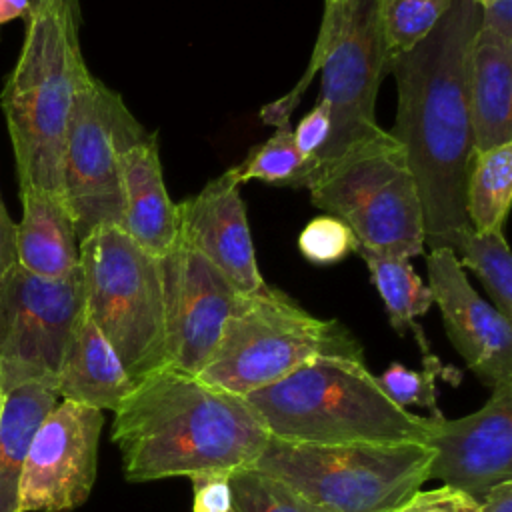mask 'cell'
<instances>
[{
    "mask_svg": "<svg viewBox=\"0 0 512 512\" xmlns=\"http://www.w3.org/2000/svg\"><path fill=\"white\" fill-rule=\"evenodd\" d=\"M478 28L480 6L452 0L428 36L388 62L398 90L390 134L402 146L416 180L430 248L452 250L470 228L464 210L466 172L474 152L468 54Z\"/></svg>",
    "mask_w": 512,
    "mask_h": 512,
    "instance_id": "1",
    "label": "cell"
},
{
    "mask_svg": "<svg viewBox=\"0 0 512 512\" xmlns=\"http://www.w3.org/2000/svg\"><path fill=\"white\" fill-rule=\"evenodd\" d=\"M110 440L128 482L252 468L268 432L246 398L166 366L114 410Z\"/></svg>",
    "mask_w": 512,
    "mask_h": 512,
    "instance_id": "2",
    "label": "cell"
},
{
    "mask_svg": "<svg viewBox=\"0 0 512 512\" xmlns=\"http://www.w3.org/2000/svg\"><path fill=\"white\" fill-rule=\"evenodd\" d=\"M270 438L296 444H422L426 416L398 406L362 358L318 356L244 396Z\"/></svg>",
    "mask_w": 512,
    "mask_h": 512,
    "instance_id": "3",
    "label": "cell"
},
{
    "mask_svg": "<svg viewBox=\"0 0 512 512\" xmlns=\"http://www.w3.org/2000/svg\"><path fill=\"white\" fill-rule=\"evenodd\" d=\"M78 30L60 0H42L28 14L18 62L0 96L20 190L64 196V140L76 90L88 72Z\"/></svg>",
    "mask_w": 512,
    "mask_h": 512,
    "instance_id": "4",
    "label": "cell"
},
{
    "mask_svg": "<svg viewBox=\"0 0 512 512\" xmlns=\"http://www.w3.org/2000/svg\"><path fill=\"white\" fill-rule=\"evenodd\" d=\"M316 72L322 76L318 102L328 106L332 130L322 152L298 178L296 188H306L326 166L384 132L376 122V94L382 76L388 74L380 0H326L304 76L292 92L262 108L264 124H288Z\"/></svg>",
    "mask_w": 512,
    "mask_h": 512,
    "instance_id": "5",
    "label": "cell"
},
{
    "mask_svg": "<svg viewBox=\"0 0 512 512\" xmlns=\"http://www.w3.org/2000/svg\"><path fill=\"white\" fill-rule=\"evenodd\" d=\"M318 356L364 360L360 342L344 324L312 316L288 294L264 284L240 294L198 378L244 398Z\"/></svg>",
    "mask_w": 512,
    "mask_h": 512,
    "instance_id": "6",
    "label": "cell"
},
{
    "mask_svg": "<svg viewBox=\"0 0 512 512\" xmlns=\"http://www.w3.org/2000/svg\"><path fill=\"white\" fill-rule=\"evenodd\" d=\"M84 310L136 382L168 366L160 258L120 226L94 228L80 240Z\"/></svg>",
    "mask_w": 512,
    "mask_h": 512,
    "instance_id": "7",
    "label": "cell"
},
{
    "mask_svg": "<svg viewBox=\"0 0 512 512\" xmlns=\"http://www.w3.org/2000/svg\"><path fill=\"white\" fill-rule=\"evenodd\" d=\"M422 444H296L268 436L252 468L278 478L324 512H392L428 480Z\"/></svg>",
    "mask_w": 512,
    "mask_h": 512,
    "instance_id": "8",
    "label": "cell"
},
{
    "mask_svg": "<svg viewBox=\"0 0 512 512\" xmlns=\"http://www.w3.org/2000/svg\"><path fill=\"white\" fill-rule=\"evenodd\" d=\"M306 188L312 204L348 224L360 246L406 260L422 254L426 238L418 186L390 132L352 148Z\"/></svg>",
    "mask_w": 512,
    "mask_h": 512,
    "instance_id": "9",
    "label": "cell"
},
{
    "mask_svg": "<svg viewBox=\"0 0 512 512\" xmlns=\"http://www.w3.org/2000/svg\"><path fill=\"white\" fill-rule=\"evenodd\" d=\"M146 134L122 96L88 70L74 96L62 154V192L78 240L98 226H120V156Z\"/></svg>",
    "mask_w": 512,
    "mask_h": 512,
    "instance_id": "10",
    "label": "cell"
},
{
    "mask_svg": "<svg viewBox=\"0 0 512 512\" xmlns=\"http://www.w3.org/2000/svg\"><path fill=\"white\" fill-rule=\"evenodd\" d=\"M84 314L82 268L62 278L12 266L0 282V392L56 376Z\"/></svg>",
    "mask_w": 512,
    "mask_h": 512,
    "instance_id": "11",
    "label": "cell"
},
{
    "mask_svg": "<svg viewBox=\"0 0 512 512\" xmlns=\"http://www.w3.org/2000/svg\"><path fill=\"white\" fill-rule=\"evenodd\" d=\"M102 426V410L58 400L30 442L18 486V512H70L88 500Z\"/></svg>",
    "mask_w": 512,
    "mask_h": 512,
    "instance_id": "12",
    "label": "cell"
},
{
    "mask_svg": "<svg viewBox=\"0 0 512 512\" xmlns=\"http://www.w3.org/2000/svg\"><path fill=\"white\" fill-rule=\"evenodd\" d=\"M168 366L198 376L210 360L240 292L204 256L176 240L160 256Z\"/></svg>",
    "mask_w": 512,
    "mask_h": 512,
    "instance_id": "13",
    "label": "cell"
},
{
    "mask_svg": "<svg viewBox=\"0 0 512 512\" xmlns=\"http://www.w3.org/2000/svg\"><path fill=\"white\" fill-rule=\"evenodd\" d=\"M434 458L428 480H442L480 500L492 486L512 480V382L492 388L482 408L454 420L426 416Z\"/></svg>",
    "mask_w": 512,
    "mask_h": 512,
    "instance_id": "14",
    "label": "cell"
},
{
    "mask_svg": "<svg viewBox=\"0 0 512 512\" xmlns=\"http://www.w3.org/2000/svg\"><path fill=\"white\" fill-rule=\"evenodd\" d=\"M428 288L444 330L474 376L490 390L512 382V324L470 284L450 248H430Z\"/></svg>",
    "mask_w": 512,
    "mask_h": 512,
    "instance_id": "15",
    "label": "cell"
},
{
    "mask_svg": "<svg viewBox=\"0 0 512 512\" xmlns=\"http://www.w3.org/2000/svg\"><path fill=\"white\" fill-rule=\"evenodd\" d=\"M176 218L178 242L216 266L240 294H252L266 284L258 270L240 184L232 170L180 202Z\"/></svg>",
    "mask_w": 512,
    "mask_h": 512,
    "instance_id": "16",
    "label": "cell"
},
{
    "mask_svg": "<svg viewBox=\"0 0 512 512\" xmlns=\"http://www.w3.org/2000/svg\"><path fill=\"white\" fill-rule=\"evenodd\" d=\"M120 182V228L148 254H168L178 240V218L166 192L156 134L148 132L122 152Z\"/></svg>",
    "mask_w": 512,
    "mask_h": 512,
    "instance_id": "17",
    "label": "cell"
},
{
    "mask_svg": "<svg viewBox=\"0 0 512 512\" xmlns=\"http://www.w3.org/2000/svg\"><path fill=\"white\" fill-rule=\"evenodd\" d=\"M468 104L474 150L512 142V40L478 28L468 54Z\"/></svg>",
    "mask_w": 512,
    "mask_h": 512,
    "instance_id": "18",
    "label": "cell"
},
{
    "mask_svg": "<svg viewBox=\"0 0 512 512\" xmlns=\"http://www.w3.org/2000/svg\"><path fill=\"white\" fill-rule=\"evenodd\" d=\"M132 388L134 380L128 376L118 354L84 310L56 376L60 400L114 412Z\"/></svg>",
    "mask_w": 512,
    "mask_h": 512,
    "instance_id": "19",
    "label": "cell"
},
{
    "mask_svg": "<svg viewBox=\"0 0 512 512\" xmlns=\"http://www.w3.org/2000/svg\"><path fill=\"white\" fill-rule=\"evenodd\" d=\"M20 200L16 264L44 278H62L80 268V240L64 196L24 188Z\"/></svg>",
    "mask_w": 512,
    "mask_h": 512,
    "instance_id": "20",
    "label": "cell"
},
{
    "mask_svg": "<svg viewBox=\"0 0 512 512\" xmlns=\"http://www.w3.org/2000/svg\"><path fill=\"white\" fill-rule=\"evenodd\" d=\"M58 400L56 388L40 382L4 394L0 414V512H18V486L30 442Z\"/></svg>",
    "mask_w": 512,
    "mask_h": 512,
    "instance_id": "21",
    "label": "cell"
},
{
    "mask_svg": "<svg viewBox=\"0 0 512 512\" xmlns=\"http://www.w3.org/2000/svg\"><path fill=\"white\" fill-rule=\"evenodd\" d=\"M356 252L366 262L370 280L384 302L394 332L404 336L408 330H412L422 354H430L424 332L416 322L434 304L428 284L414 272L410 260L406 258L380 254L364 246H358Z\"/></svg>",
    "mask_w": 512,
    "mask_h": 512,
    "instance_id": "22",
    "label": "cell"
},
{
    "mask_svg": "<svg viewBox=\"0 0 512 512\" xmlns=\"http://www.w3.org/2000/svg\"><path fill=\"white\" fill-rule=\"evenodd\" d=\"M512 200V142L474 150L464 186V210L478 232L502 230Z\"/></svg>",
    "mask_w": 512,
    "mask_h": 512,
    "instance_id": "23",
    "label": "cell"
},
{
    "mask_svg": "<svg viewBox=\"0 0 512 512\" xmlns=\"http://www.w3.org/2000/svg\"><path fill=\"white\" fill-rule=\"evenodd\" d=\"M462 268H470L486 288L492 306L512 318V256L502 230H464L452 246Z\"/></svg>",
    "mask_w": 512,
    "mask_h": 512,
    "instance_id": "24",
    "label": "cell"
},
{
    "mask_svg": "<svg viewBox=\"0 0 512 512\" xmlns=\"http://www.w3.org/2000/svg\"><path fill=\"white\" fill-rule=\"evenodd\" d=\"M452 0H380L386 62L414 48L448 12Z\"/></svg>",
    "mask_w": 512,
    "mask_h": 512,
    "instance_id": "25",
    "label": "cell"
},
{
    "mask_svg": "<svg viewBox=\"0 0 512 512\" xmlns=\"http://www.w3.org/2000/svg\"><path fill=\"white\" fill-rule=\"evenodd\" d=\"M304 164L288 122L276 126V132L266 142L252 148L250 154L230 170L238 184L260 180L274 186H296Z\"/></svg>",
    "mask_w": 512,
    "mask_h": 512,
    "instance_id": "26",
    "label": "cell"
},
{
    "mask_svg": "<svg viewBox=\"0 0 512 512\" xmlns=\"http://www.w3.org/2000/svg\"><path fill=\"white\" fill-rule=\"evenodd\" d=\"M234 512H324L278 478L256 468L230 474Z\"/></svg>",
    "mask_w": 512,
    "mask_h": 512,
    "instance_id": "27",
    "label": "cell"
},
{
    "mask_svg": "<svg viewBox=\"0 0 512 512\" xmlns=\"http://www.w3.org/2000/svg\"><path fill=\"white\" fill-rule=\"evenodd\" d=\"M438 376H446L448 378V370L446 366H442V362L430 352L424 356V370L416 372L406 368L404 364L392 362L378 378L380 386L384 388V392L402 408L414 404V406H422L428 408L432 414L430 416H438L442 414L436 402V378Z\"/></svg>",
    "mask_w": 512,
    "mask_h": 512,
    "instance_id": "28",
    "label": "cell"
},
{
    "mask_svg": "<svg viewBox=\"0 0 512 512\" xmlns=\"http://www.w3.org/2000/svg\"><path fill=\"white\" fill-rule=\"evenodd\" d=\"M358 246L360 242L350 226L330 214L310 220L298 236L300 254L318 266L336 264L356 252Z\"/></svg>",
    "mask_w": 512,
    "mask_h": 512,
    "instance_id": "29",
    "label": "cell"
},
{
    "mask_svg": "<svg viewBox=\"0 0 512 512\" xmlns=\"http://www.w3.org/2000/svg\"><path fill=\"white\" fill-rule=\"evenodd\" d=\"M392 512H480V502L452 486L416 490Z\"/></svg>",
    "mask_w": 512,
    "mask_h": 512,
    "instance_id": "30",
    "label": "cell"
},
{
    "mask_svg": "<svg viewBox=\"0 0 512 512\" xmlns=\"http://www.w3.org/2000/svg\"><path fill=\"white\" fill-rule=\"evenodd\" d=\"M230 474L214 470L188 476L192 482V512H234Z\"/></svg>",
    "mask_w": 512,
    "mask_h": 512,
    "instance_id": "31",
    "label": "cell"
},
{
    "mask_svg": "<svg viewBox=\"0 0 512 512\" xmlns=\"http://www.w3.org/2000/svg\"><path fill=\"white\" fill-rule=\"evenodd\" d=\"M330 130H332V120H330V110L326 104L316 102L314 108L298 122L294 132V142L298 152L304 158V170L310 166V162L322 152V148L326 146L328 138H330ZM302 170V172H304ZM302 176V174H300ZM296 188V186H294Z\"/></svg>",
    "mask_w": 512,
    "mask_h": 512,
    "instance_id": "32",
    "label": "cell"
},
{
    "mask_svg": "<svg viewBox=\"0 0 512 512\" xmlns=\"http://www.w3.org/2000/svg\"><path fill=\"white\" fill-rule=\"evenodd\" d=\"M480 6V28L512 40V0H484Z\"/></svg>",
    "mask_w": 512,
    "mask_h": 512,
    "instance_id": "33",
    "label": "cell"
},
{
    "mask_svg": "<svg viewBox=\"0 0 512 512\" xmlns=\"http://www.w3.org/2000/svg\"><path fill=\"white\" fill-rule=\"evenodd\" d=\"M12 266H16V222L0 196V282Z\"/></svg>",
    "mask_w": 512,
    "mask_h": 512,
    "instance_id": "34",
    "label": "cell"
},
{
    "mask_svg": "<svg viewBox=\"0 0 512 512\" xmlns=\"http://www.w3.org/2000/svg\"><path fill=\"white\" fill-rule=\"evenodd\" d=\"M478 502L480 512H512V480L492 486Z\"/></svg>",
    "mask_w": 512,
    "mask_h": 512,
    "instance_id": "35",
    "label": "cell"
},
{
    "mask_svg": "<svg viewBox=\"0 0 512 512\" xmlns=\"http://www.w3.org/2000/svg\"><path fill=\"white\" fill-rule=\"evenodd\" d=\"M30 10V0H0V26L14 18H28Z\"/></svg>",
    "mask_w": 512,
    "mask_h": 512,
    "instance_id": "36",
    "label": "cell"
},
{
    "mask_svg": "<svg viewBox=\"0 0 512 512\" xmlns=\"http://www.w3.org/2000/svg\"><path fill=\"white\" fill-rule=\"evenodd\" d=\"M42 0H30V6L32 8H36L38 4H40ZM66 8H68V12L72 14V18H74V22L80 26L82 24V12H80V0H60ZM32 12V10H30Z\"/></svg>",
    "mask_w": 512,
    "mask_h": 512,
    "instance_id": "37",
    "label": "cell"
},
{
    "mask_svg": "<svg viewBox=\"0 0 512 512\" xmlns=\"http://www.w3.org/2000/svg\"><path fill=\"white\" fill-rule=\"evenodd\" d=\"M2 406H4V394L0 392V414H2Z\"/></svg>",
    "mask_w": 512,
    "mask_h": 512,
    "instance_id": "38",
    "label": "cell"
},
{
    "mask_svg": "<svg viewBox=\"0 0 512 512\" xmlns=\"http://www.w3.org/2000/svg\"><path fill=\"white\" fill-rule=\"evenodd\" d=\"M472 2H476V4H482V2H484V0H472Z\"/></svg>",
    "mask_w": 512,
    "mask_h": 512,
    "instance_id": "39",
    "label": "cell"
}]
</instances>
